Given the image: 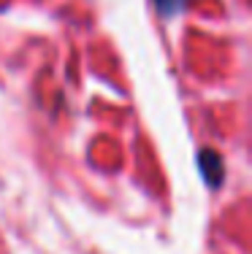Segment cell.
<instances>
[{
    "mask_svg": "<svg viewBox=\"0 0 252 254\" xmlns=\"http://www.w3.org/2000/svg\"><path fill=\"white\" fill-rule=\"evenodd\" d=\"M198 162H201V171L206 181L212 187L220 184V179H223V160H220V154L214 152V149H203L201 157H198Z\"/></svg>",
    "mask_w": 252,
    "mask_h": 254,
    "instance_id": "6da1fadb",
    "label": "cell"
}]
</instances>
